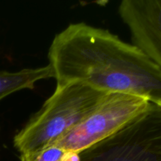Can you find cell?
<instances>
[{
    "label": "cell",
    "instance_id": "6da1fadb",
    "mask_svg": "<svg viewBox=\"0 0 161 161\" xmlns=\"http://www.w3.org/2000/svg\"><path fill=\"white\" fill-rule=\"evenodd\" d=\"M48 58L57 85L80 83L153 103L161 100V69L138 47L106 29L70 24L53 38Z\"/></svg>",
    "mask_w": 161,
    "mask_h": 161
},
{
    "label": "cell",
    "instance_id": "7a4b0ae2",
    "mask_svg": "<svg viewBox=\"0 0 161 161\" xmlns=\"http://www.w3.org/2000/svg\"><path fill=\"white\" fill-rule=\"evenodd\" d=\"M110 93L80 83L57 85L38 113L14 136L20 153L52 146L93 113Z\"/></svg>",
    "mask_w": 161,
    "mask_h": 161
},
{
    "label": "cell",
    "instance_id": "3957f363",
    "mask_svg": "<svg viewBox=\"0 0 161 161\" xmlns=\"http://www.w3.org/2000/svg\"><path fill=\"white\" fill-rule=\"evenodd\" d=\"M77 161H161V108L150 102L120 130L80 153Z\"/></svg>",
    "mask_w": 161,
    "mask_h": 161
},
{
    "label": "cell",
    "instance_id": "277c9868",
    "mask_svg": "<svg viewBox=\"0 0 161 161\" xmlns=\"http://www.w3.org/2000/svg\"><path fill=\"white\" fill-rule=\"evenodd\" d=\"M149 104L141 96L110 93L91 114L52 146L80 153L120 130L146 111Z\"/></svg>",
    "mask_w": 161,
    "mask_h": 161
},
{
    "label": "cell",
    "instance_id": "5b68a950",
    "mask_svg": "<svg viewBox=\"0 0 161 161\" xmlns=\"http://www.w3.org/2000/svg\"><path fill=\"white\" fill-rule=\"evenodd\" d=\"M118 12L134 45L161 69V0H124Z\"/></svg>",
    "mask_w": 161,
    "mask_h": 161
},
{
    "label": "cell",
    "instance_id": "8992f818",
    "mask_svg": "<svg viewBox=\"0 0 161 161\" xmlns=\"http://www.w3.org/2000/svg\"><path fill=\"white\" fill-rule=\"evenodd\" d=\"M53 77L49 64L43 67L25 69L17 72L0 71V101L16 91L33 89L38 81Z\"/></svg>",
    "mask_w": 161,
    "mask_h": 161
},
{
    "label": "cell",
    "instance_id": "52a82bcc",
    "mask_svg": "<svg viewBox=\"0 0 161 161\" xmlns=\"http://www.w3.org/2000/svg\"><path fill=\"white\" fill-rule=\"evenodd\" d=\"M65 152L61 148L50 146L36 152L20 153V161H63Z\"/></svg>",
    "mask_w": 161,
    "mask_h": 161
},
{
    "label": "cell",
    "instance_id": "ba28073f",
    "mask_svg": "<svg viewBox=\"0 0 161 161\" xmlns=\"http://www.w3.org/2000/svg\"><path fill=\"white\" fill-rule=\"evenodd\" d=\"M154 104H156V105H158V106H160V108H161V100L160 101H158V102H156Z\"/></svg>",
    "mask_w": 161,
    "mask_h": 161
}]
</instances>
